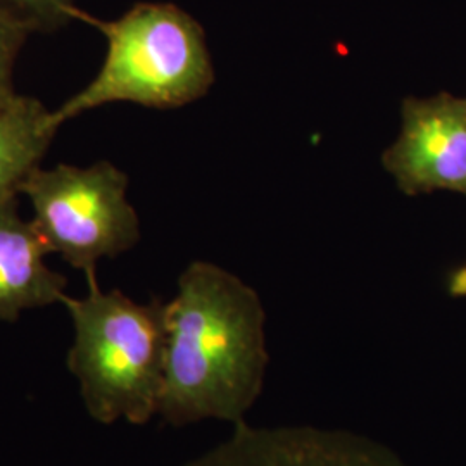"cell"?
Here are the masks:
<instances>
[{
	"label": "cell",
	"instance_id": "cell-6",
	"mask_svg": "<svg viewBox=\"0 0 466 466\" xmlns=\"http://www.w3.org/2000/svg\"><path fill=\"white\" fill-rule=\"evenodd\" d=\"M184 466H411L363 433L315 425H235L227 439Z\"/></svg>",
	"mask_w": 466,
	"mask_h": 466
},
{
	"label": "cell",
	"instance_id": "cell-10",
	"mask_svg": "<svg viewBox=\"0 0 466 466\" xmlns=\"http://www.w3.org/2000/svg\"><path fill=\"white\" fill-rule=\"evenodd\" d=\"M0 5L28 21L38 34H54L76 21V0H0Z\"/></svg>",
	"mask_w": 466,
	"mask_h": 466
},
{
	"label": "cell",
	"instance_id": "cell-9",
	"mask_svg": "<svg viewBox=\"0 0 466 466\" xmlns=\"http://www.w3.org/2000/svg\"><path fill=\"white\" fill-rule=\"evenodd\" d=\"M34 34L28 21L0 5V115L19 96L15 88V66L19 52Z\"/></svg>",
	"mask_w": 466,
	"mask_h": 466
},
{
	"label": "cell",
	"instance_id": "cell-1",
	"mask_svg": "<svg viewBox=\"0 0 466 466\" xmlns=\"http://www.w3.org/2000/svg\"><path fill=\"white\" fill-rule=\"evenodd\" d=\"M167 360L159 415L185 427L238 425L259 398L268 370L267 315L258 292L225 268L194 261L165 304Z\"/></svg>",
	"mask_w": 466,
	"mask_h": 466
},
{
	"label": "cell",
	"instance_id": "cell-5",
	"mask_svg": "<svg viewBox=\"0 0 466 466\" xmlns=\"http://www.w3.org/2000/svg\"><path fill=\"white\" fill-rule=\"evenodd\" d=\"M382 165L406 196L450 190L466 198V97L402 100L400 138Z\"/></svg>",
	"mask_w": 466,
	"mask_h": 466
},
{
	"label": "cell",
	"instance_id": "cell-3",
	"mask_svg": "<svg viewBox=\"0 0 466 466\" xmlns=\"http://www.w3.org/2000/svg\"><path fill=\"white\" fill-rule=\"evenodd\" d=\"M76 21L97 28L107 52L97 76L52 111L66 121L113 102L175 109L204 97L215 84V66L198 19L167 2H138L115 21L76 11Z\"/></svg>",
	"mask_w": 466,
	"mask_h": 466
},
{
	"label": "cell",
	"instance_id": "cell-7",
	"mask_svg": "<svg viewBox=\"0 0 466 466\" xmlns=\"http://www.w3.org/2000/svg\"><path fill=\"white\" fill-rule=\"evenodd\" d=\"M50 254L32 219L19 215L17 198L0 206V321L13 323L23 311L61 304L65 275L47 267Z\"/></svg>",
	"mask_w": 466,
	"mask_h": 466
},
{
	"label": "cell",
	"instance_id": "cell-8",
	"mask_svg": "<svg viewBox=\"0 0 466 466\" xmlns=\"http://www.w3.org/2000/svg\"><path fill=\"white\" fill-rule=\"evenodd\" d=\"M57 130L52 111L30 96L19 94L0 115V206L19 196L21 185L40 167Z\"/></svg>",
	"mask_w": 466,
	"mask_h": 466
},
{
	"label": "cell",
	"instance_id": "cell-2",
	"mask_svg": "<svg viewBox=\"0 0 466 466\" xmlns=\"http://www.w3.org/2000/svg\"><path fill=\"white\" fill-rule=\"evenodd\" d=\"M86 283L85 298L61 300L75 329L67 370L96 421L146 425L159 415L163 394L167 302L142 304L121 290L104 292L97 277Z\"/></svg>",
	"mask_w": 466,
	"mask_h": 466
},
{
	"label": "cell",
	"instance_id": "cell-4",
	"mask_svg": "<svg viewBox=\"0 0 466 466\" xmlns=\"http://www.w3.org/2000/svg\"><path fill=\"white\" fill-rule=\"evenodd\" d=\"M127 192V173L97 161L35 167L19 194L32 202V223L46 248L88 280L97 277L100 259L116 258L140 240V219Z\"/></svg>",
	"mask_w": 466,
	"mask_h": 466
},
{
	"label": "cell",
	"instance_id": "cell-11",
	"mask_svg": "<svg viewBox=\"0 0 466 466\" xmlns=\"http://www.w3.org/2000/svg\"><path fill=\"white\" fill-rule=\"evenodd\" d=\"M448 292L451 298H458V299L466 298V261L461 267L451 271L448 277Z\"/></svg>",
	"mask_w": 466,
	"mask_h": 466
}]
</instances>
